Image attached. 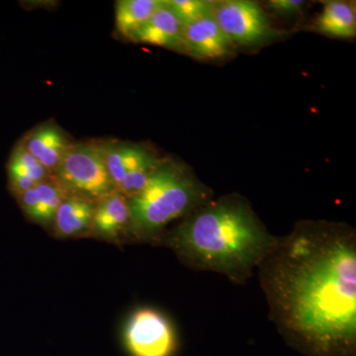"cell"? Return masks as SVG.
I'll list each match as a JSON object with an SVG mask.
<instances>
[{
    "label": "cell",
    "mask_w": 356,
    "mask_h": 356,
    "mask_svg": "<svg viewBox=\"0 0 356 356\" xmlns=\"http://www.w3.org/2000/svg\"><path fill=\"white\" fill-rule=\"evenodd\" d=\"M271 320L317 353L356 339V236L344 225L306 222L278 238L259 267Z\"/></svg>",
    "instance_id": "1"
},
{
    "label": "cell",
    "mask_w": 356,
    "mask_h": 356,
    "mask_svg": "<svg viewBox=\"0 0 356 356\" xmlns=\"http://www.w3.org/2000/svg\"><path fill=\"white\" fill-rule=\"evenodd\" d=\"M277 238L267 231L250 204L229 196L194 210L165 243L186 266L243 283Z\"/></svg>",
    "instance_id": "2"
},
{
    "label": "cell",
    "mask_w": 356,
    "mask_h": 356,
    "mask_svg": "<svg viewBox=\"0 0 356 356\" xmlns=\"http://www.w3.org/2000/svg\"><path fill=\"white\" fill-rule=\"evenodd\" d=\"M209 191L175 163L161 161L144 188L128 198L131 234L154 238L173 220L204 205Z\"/></svg>",
    "instance_id": "3"
},
{
    "label": "cell",
    "mask_w": 356,
    "mask_h": 356,
    "mask_svg": "<svg viewBox=\"0 0 356 356\" xmlns=\"http://www.w3.org/2000/svg\"><path fill=\"white\" fill-rule=\"evenodd\" d=\"M53 177L67 195L95 202L115 191L98 144H72Z\"/></svg>",
    "instance_id": "4"
},
{
    "label": "cell",
    "mask_w": 356,
    "mask_h": 356,
    "mask_svg": "<svg viewBox=\"0 0 356 356\" xmlns=\"http://www.w3.org/2000/svg\"><path fill=\"white\" fill-rule=\"evenodd\" d=\"M115 191L130 198L144 188L159 161L146 147L124 143L99 145Z\"/></svg>",
    "instance_id": "5"
},
{
    "label": "cell",
    "mask_w": 356,
    "mask_h": 356,
    "mask_svg": "<svg viewBox=\"0 0 356 356\" xmlns=\"http://www.w3.org/2000/svg\"><path fill=\"white\" fill-rule=\"evenodd\" d=\"M213 16L232 44L252 46L273 38L274 30L257 2L225 0L213 3Z\"/></svg>",
    "instance_id": "6"
},
{
    "label": "cell",
    "mask_w": 356,
    "mask_h": 356,
    "mask_svg": "<svg viewBox=\"0 0 356 356\" xmlns=\"http://www.w3.org/2000/svg\"><path fill=\"white\" fill-rule=\"evenodd\" d=\"M124 341L132 356H170L177 348L172 323L152 308L134 312L124 330Z\"/></svg>",
    "instance_id": "7"
},
{
    "label": "cell",
    "mask_w": 356,
    "mask_h": 356,
    "mask_svg": "<svg viewBox=\"0 0 356 356\" xmlns=\"http://www.w3.org/2000/svg\"><path fill=\"white\" fill-rule=\"evenodd\" d=\"M18 144L34 156L53 177L67 149L74 143L57 124L47 122L26 134Z\"/></svg>",
    "instance_id": "8"
},
{
    "label": "cell",
    "mask_w": 356,
    "mask_h": 356,
    "mask_svg": "<svg viewBox=\"0 0 356 356\" xmlns=\"http://www.w3.org/2000/svg\"><path fill=\"white\" fill-rule=\"evenodd\" d=\"M233 44L222 31L213 13L184 26V51L192 57L219 58L231 53Z\"/></svg>",
    "instance_id": "9"
},
{
    "label": "cell",
    "mask_w": 356,
    "mask_h": 356,
    "mask_svg": "<svg viewBox=\"0 0 356 356\" xmlns=\"http://www.w3.org/2000/svg\"><path fill=\"white\" fill-rule=\"evenodd\" d=\"M184 25L163 0L161 6L130 39L136 43L184 50Z\"/></svg>",
    "instance_id": "10"
},
{
    "label": "cell",
    "mask_w": 356,
    "mask_h": 356,
    "mask_svg": "<svg viewBox=\"0 0 356 356\" xmlns=\"http://www.w3.org/2000/svg\"><path fill=\"white\" fill-rule=\"evenodd\" d=\"M67 196L63 187L51 177L16 197L27 218L47 227L53 225L56 213Z\"/></svg>",
    "instance_id": "11"
},
{
    "label": "cell",
    "mask_w": 356,
    "mask_h": 356,
    "mask_svg": "<svg viewBox=\"0 0 356 356\" xmlns=\"http://www.w3.org/2000/svg\"><path fill=\"white\" fill-rule=\"evenodd\" d=\"M91 233L116 241L130 232L131 216L128 198L117 191H112L95 204Z\"/></svg>",
    "instance_id": "12"
},
{
    "label": "cell",
    "mask_w": 356,
    "mask_h": 356,
    "mask_svg": "<svg viewBox=\"0 0 356 356\" xmlns=\"http://www.w3.org/2000/svg\"><path fill=\"white\" fill-rule=\"evenodd\" d=\"M95 204L86 198L67 195L58 207L51 225L56 235L74 238L90 232Z\"/></svg>",
    "instance_id": "13"
},
{
    "label": "cell",
    "mask_w": 356,
    "mask_h": 356,
    "mask_svg": "<svg viewBox=\"0 0 356 356\" xmlns=\"http://www.w3.org/2000/svg\"><path fill=\"white\" fill-rule=\"evenodd\" d=\"M9 187L14 195L29 191L51 175L19 144L14 147L7 165Z\"/></svg>",
    "instance_id": "14"
},
{
    "label": "cell",
    "mask_w": 356,
    "mask_h": 356,
    "mask_svg": "<svg viewBox=\"0 0 356 356\" xmlns=\"http://www.w3.org/2000/svg\"><path fill=\"white\" fill-rule=\"evenodd\" d=\"M318 32L337 38H353L356 34V14L351 4L344 1H327L316 20Z\"/></svg>",
    "instance_id": "15"
},
{
    "label": "cell",
    "mask_w": 356,
    "mask_h": 356,
    "mask_svg": "<svg viewBox=\"0 0 356 356\" xmlns=\"http://www.w3.org/2000/svg\"><path fill=\"white\" fill-rule=\"evenodd\" d=\"M161 3L163 0H119L115 6L117 31L125 38L130 39L134 33L152 17Z\"/></svg>",
    "instance_id": "16"
},
{
    "label": "cell",
    "mask_w": 356,
    "mask_h": 356,
    "mask_svg": "<svg viewBox=\"0 0 356 356\" xmlns=\"http://www.w3.org/2000/svg\"><path fill=\"white\" fill-rule=\"evenodd\" d=\"M166 6L182 24L187 25L213 13L212 1L205 0H165Z\"/></svg>",
    "instance_id": "17"
},
{
    "label": "cell",
    "mask_w": 356,
    "mask_h": 356,
    "mask_svg": "<svg viewBox=\"0 0 356 356\" xmlns=\"http://www.w3.org/2000/svg\"><path fill=\"white\" fill-rule=\"evenodd\" d=\"M268 6L281 16H291L301 13L305 2L302 0H271Z\"/></svg>",
    "instance_id": "18"
}]
</instances>
